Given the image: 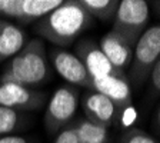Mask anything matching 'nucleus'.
Returning <instances> with one entry per match:
<instances>
[{"label":"nucleus","mask_w":160,"mask_h":143,"mask_svg":"<svg viewBox=\"0 0 160 143\" xmlns=\"http://www.w3.org/2000/svg\"><path fill=\"white\" fill-rule=\"evenodd\" d=\"M80 103V92L77 87L64 84L54 90L50 96L44 112L43 123L50 135H57L74 119Z\"/></svg>","instance_id":"4"},{"label":"nucleus","mask_w":160,"mask_h":143,"mask_svg":"<svg viewBox=\"0 0 160 143\" xmlns=\"http://www.w3.org/2000/svg\"><path fill=\"white\" fill-rule=\"evenodd\" d=\"M157 125L160 127V107H159V112H157Z\"/></svg>","instance_id":"23"},{"label":"nucleus","mask_w":160,"mask_h":143,"mask_svg":"<svg viewBox=\"0 0 160 143\" xmlns=\"http://www.w3.org/2000/svg\"><path fill=\"white\" fill-rule=\"evenodd\" d=\"M53 76V69L47 57L42 39H30L16 56L7 62L0 82H13L27 87H37L47 83Z\"/></svg>","instance_id":"2"},{"label":"nucleus","mask_w":160,"mask_h":143,"mask_svg":"<svg viewBox=\"0 0 160 143\" xmlns=\"http://www.w3.org/2000/svg\"><path fill=\"white\" fill-rule=\"evenodd\" d=\"M80 102L84 112V117L107 129L116 125L122 116L112 100L93 90H87L83 96H80Z\"/></svg>","instance_id":"10"},{"label":"nucleus","mask_w":160,"mask_h":143,"mask_svg":"<svg viewBox=\"0 0 160 143\" xmlns=\"http://www.w3.org/2000/svg\"><path fill=\"white\" fill-rule=\"evenodd\" d=\"M32 123L33 119L29 113L0 106V136L19 135L29 129Z\"/></svg>","instance_id":"14"},{"label":"nucleus","mask_w":160,"mask_h":143,"mask_svg":"<svg viewBox=\"0 0 160 143\" xmlns=\"http://www.w3.org/2000/svg\"><path fill=\"white\" fill-rule=\"evenodd\" d=\"M80 3L93 19L102 22L114 20L119 7V0H80Z\"/></svg>","instance_id":"16"},{"label":"nucleus","mask_w":160,"mask_h":143,"mask_svg":"<svg viewBox=\"0 0 160 143\" xmlns=\"http://www.w3.org/2000/svg\"><path fill=\"white\" fill-rule=\"evenodd\" d=\"M50 64L56 70V73L62 76L70 86L74 87H86L92 89V77L89 76L86 67L80 62V59L67 49L56 47L50 50L49 54Z\"/></svg>","instance_id":"7"},{"label":"nucleus","mask_w":160,"mask_h":143,"mask_svg":"<svg viewBox=\"0 0 160 143\" xmlns=\"http://www.w3.org/2000/svg\"><path fill=\"white\" fill-rule=\"evenodd\" d=\"M150 20L149 3L144 0H122L119 2L113 29L136 46L140 36L146 32Z\"/></svg>","instance_id":"5"},{"label":"nucleus","mask_w":160,"mask_h":143,"mask_svg":"<svg viewBox=\"0 0 160 143\" xmlns=\"http://www.w3.org/2000/svg\"><path fill=\"white\" fill-rule=\"evenodd\" d=\"M74 54L80 59V62L86 67L89 76L93 79H100L110 74H119L122 70L116 69L113 64L109 62L104 53L102 52L99 43H96L90 37H83L74 46ZM126 73V72H124Z\"/></svg>","instance_id":"8"},{"label":"nucleus","mask_w":160,"mask_h":143,"mask_svg":"<svg viewBox=\"0 0 160 143\" xmlns=\"http://www.w3.org/2000/svg\"><path fill=\"white\" fill-rule=\"evenodd\" d=\"M150 4H153L154 10H156V13L160 16V0H154V2H152Z\"/></svg>","instance_id":"22"},{"label":"nucleus","mask_w":160,"mask_h":143,"mask_svg":"<svg viewBox=\"0 0 160 143\" xmlns=\"http://www.w3.org/2000/svg\"><path fill=\"white\" fill-rule=\"evenodd\" d=\"M53 143H80L79 137H77L76 126H74V120L60 130L56 135V137H54Z\"/></svg>","instance_id":"18"},{"label":"nucleus","mask_w":160,"mask_h":143,"mask_svg":"<svg viewBox=\"0 0 160 143\" xmlns=\"http://www.w3.org/2000/svg\"><path fill=\"white\" fill-rule=\"evenodd\" d=\"M46 100V93L37 89L13 82H0V106L29 113L43 107Z\"/></svg>","instance_id":"6"},{"label":"nucleus","mask_w":160,"mask_h":143,"mask_svg":"<svg viewBox=\"0 0 160 143\" xmlns=\"http://www.w3.org/2000/svg\"><path fill=\"white\" fill-rule=\"evenodd\" d=\"M90 90L97 92L112 100L120 115L132 109V84L129 82L127 73L124 72L100 79H93Z\"/></svg>","instance_id":"9"},{"label":"nucleus","mask_w":160,"mask_h":143,"mask_svg":"<svg viewBox=\"0 0 160 143\" xmlns=\"http://www.w3.org/2000/svg\"><path fill=\"white\" fill-rule=\"evenodd\" d=\"M117 143H160L159 140H156L153 136H150L149 133H146L144 130L133 127V129H127L123 133L120 135Z\"/></svg>","instance_id":"17"},{"label":"nucleus","mask_w":160,"mask_h":143,"mask_svg":"<svg viewBox=\"0 0 160 143\" xmlns=\"http://www.w3.org/2000/svg\"><path fill=\"white\" fill-rule=\"evenodd\" d=\"M27 43V34L19 24L0 19V63L16 56Z\"/></svg>","instance_id":"12"},{"label":"nucleus","mask_w":160,"mask_h":143,"mask_svg":"<svg viewBox=\"0 0 160 143\" xmlns=\"http://www.w3.org/2000/svg\"><path fill=\"white\" fill-rule=\"evenodd\" d=\"M149 79H150V83H152L153 89L160 93V60L154 64V67H153V70H152V73H150Z\"/></svg>","instance_id":"21"},{"label":"nucleus","mask_w":160,"mask_h":143,"mask_svg":"<svg viewBox=\"0 0 160 143\" xmlns=\"http://www.w3.org/2000/svg\"><path fill=\"white\" fill-rule=\"evenodd\" d=\"M17 13V0H0V14L7 19L16 20Z\"/></svg>","instance_id":"19"},{"label":"nucleus","mask_w":160,"mask_h":143,"mask_svg":"<svg viewBox=\"0 0 160 143\" xmlns=\"http://www.w3.org/2000/svg\"><path fill=\"white\" fill-rule=\"evenodd\" d=\"M160 60V24L147 27L137 40L133 59L127 70V77L132 86L140 87L149 79L154 64Z\"/></svg>","instance_id":"3"},{"label":"nucleus","mask_w":160,"mask_h":143,"mask_svg":"<svg viewBox=\"0 0 160 143\" xmlns=\"http://www.w3.org/2000/svg\"><path fill=\"white\" fill-rule=\"evenodd\" d=\"M99 46L104 56L116 69L122 72L129 70L134 52V46L129 40L124 39L122 34H119L114 30H110L104 36H102Z\"/></svg>","instance_id":"11"},{"label":"nucleus","mask_w":160,"mask_h":143,"mask_svg":"<svg viewBox=\"0 0 160 143\" xmlns=\"http://www.w3.org/2000/svg\"><path fill=\"white\" fill-rule=\"evenodd\" d=\"M62 3L63 0H17L16 20L22 24L39 22Z\"/></svg>","instance_id":"13"},{"label":"nucleus","mask_w":160,"mask_h":143,"mask_svg":"<svg viewBox=\"0 0 160 143\" xmlns=\"http://www.w3.org/2000/svg\"><path fill=\"white\" fill-rule=\"evenodd\" d=\"M0 143H34V140L20 135H7V136H0Z\"/></svg>","instance_id":"20"},{"label":"nucleus","mask_w":160,"mask_h":143,"mask_svg":"<svg viewBox=\"0 0 160 143\" xmlns=\"http://www.w3.org/2000/svg\"><path fill=\"white\" fill-rule=\"evenodd\" d=\"M74 126L80 143H109V129L84 116L74 120Z\"/></svg>","instance_id":"15"},{"label":"nucleus","mask_w":160,"mask_h":143,"mask_svg":"<svg viewBox=\"0 0 160 143\" xmlns=\"http://www.w3.org/2000/svg\"><path fill=\"white\" fill-rule=\"evenodd\" d=\"M94 19L86 12L80 0H67L36 22L34 32L56 47H67L93 24Z\"/></svg>","instance_id":"1"}]
</instances>
